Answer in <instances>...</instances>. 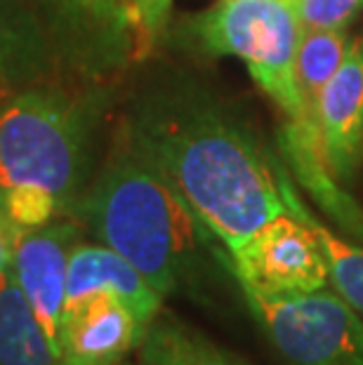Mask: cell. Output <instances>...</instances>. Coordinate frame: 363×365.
I'll return each instance as SVG.
<instances>
[{
    "label": "cell",
    "instance_id": "cell-21",
    "mask_svg": "<svg viewBox=\"0 0 363 365\" xmlns=\"http://www.w3.org/2000/svg\"><path fill=\"white\" fill-rule=\"evenodd\" d=\"M288 3H292V5H295V3H297V0H288Z\"/></svg>",
    "mask_w": 363,
    "mask_h": 365
},
{
    "label": "cell",
    "instance_id": "cell-3",
    "mask_svg": "<svg viewBox=\"0 0 363 365\" xmlns=\"http://www.w3.org/2000/svg\"><path fill=\"white\" fill-rule=\"evenodd\" d=\"M102 118L97 92L29 85L0 104V215L17 231L50 224L85 193Z\"/></svg>",
    "mask_w": 363,
    "mask_h": 365
},
{
    "label": "cell",
    "instance_id": "cell-19",
    "mask_svg": "<svg viewBox=\"0 0 363 365\" xmlns=\"http://www.w3.org/2000/svg\"><path fill=\"white\" fill-rule=\"evenodd\" d=\"M135 7H137V19H140L144 50L149 54L168 26L173 0H135Z\"/></svg>",
    "mask_w": 363,
    "mask_h": 365
},
{
    "label": "cell",
    "instance_id": "cell-17",
    "mask_svg": "<svg viewBox=\"0 0 363 365\" xmlns=\"http://www.w3.org/2000/svg\"><path fill=\"white\" fill-rule=\"evenodd\" d=\"M349 45L352 38L344 34V29H302L295 50L292 78H295L297 97L302 102L305 123L316 125L314 118L319 97L344 61Z\"/></svg>",
    "mask_w": 363,
    "mask_h": 365
},
{
    "label": "cell",
    "instance_id": "cell-11",
    "mask_svg": "<svg viewBox=\"0 0 363 365\" xmlns=\"http://www.w3.org/2000/svg\"><path fill=\"white\" fill-rule=\"evenodd\" d=\"M97 290H109L126 302L144 328L163 309V297L118 252L106 245H73L66 264L64 307Z\"/></svg>",
    "mask_w": 363,
    "mask_h": 365
},
{
    "label": "cell",
    "instance_id": "cell-5",
    "mask_svg": "<svg viewBox=\"0 0 363 365\" xmlns=\"http://www.w3.org/2000/svg\"><path fill=\"white\" fill-rule=\"evenodd\" d=\"M243 297L285 365H363V316L335 290Z\"/></svg>",
    "mask_w": 363,
    "mask_h": 365
},
{
    "label": "cell",
    "instance_id": "cell-7",
    "mask_svg": "<svg viewBox=\"0 0 363 365\" xmlns=\"http://www.w3.org/2000/svg\"><path fill=\"white\" fill-rule=\"evenodd\" d=\"M229 252V271L241 285L267 297L328 287V267L309 224L288 207Z\"/></svg>",
    "mask_w": 363,
    "mask_h": 365
},
{
    "label": "cell",
    "instance_id": "cell-15",
    "mask_svg": "<svg viewBox=\"0 0 363 365\" xmlns=\"http://www.w3.org/2000/svg\"><path fill=\"white\" fill-rule=\"evenodd\" d=\"M276 173H279V186L285 207L292 215H297L302 222H307L309 229L314 231L316 240H319L323 257H326L330 285L335 287V292L347 304H352L363 316V247L337 236L335 231H330L326 224L319 222V217L312 215V210L302 203L290 177L285 175V170L279 163H276Z\"/></svg>",
    "mask_w": 363,
    "mask_h": 365
},
{
    "label": "cell",
    "instance_id": "cell-2",
    "mask_svg": "<svg viewBox=\"0 0 363 365\" xmlns=\"http://www.w3.org/2000/svg\"><path fill=\"white\" fill-rule=\"evenodd\" d=\"M73 212L160 297L194 292L229 252L149 163L121 151L85 189Z\"/></svg>",
    "mask_w": 363,
    "mask_h": 365
},
{
    "label": "cell",
    "instance_id": "cell-4",
    "mask_svg": "<svg viewBox=\"0 0 363 365\" xmlns=\"http://www.w3.org/2000/svg\"><path fill=\"white\" fill-rule=\"evenodd\" d=\"M295 5L288 0H222L187 21L184 36L213 57H236L288 120H302L292 66L300 43Z\"/></svg>",
    "mask_w": 363,
    "mask_h": 365
},
{
    "label": "cell",
    "instance_id": "cell-10",
    "mask_svg": "<svg viewBox=\"0 0 363 365\" xmlns=\"http://www.w3.org/2000/svg\"><path fill=\"white\" fill-rule=\"evenodd\" d=\"M316 128L323 158L339 182L349 180L363 153V38L349 52L316 104Z\"/></svg>",
    "mask_w": 363,
    "mask_h": 365
},
{
    "label": "cell",
    "instance_id": "cell-9",
    "mask_svg": "<svg viewBox=\"0 0 363 365\" xmlns=\"http://www.w3.org/2000/svg\"><path fill=\"white\" fill-rule=\"evenodd\" d=\"M144 330L133 309L113 292H90L61 312L59 359L64 365H116L140 346Z\"/></svg>",
    "mask_w": 363,
    "mask_h": 365
},
{
    "label": "cell",
    "instance_id": "cell-20",
    "mask_svg": "<svg viewBox=\"0 0 363 365\" xmlns=\"http://www.w3.org/2000/svg\"><path fill=\"white\" fill-rule=\"evenodd\" d=\"M17 234L19 231L0 215V269H7L12 264V250H14V238H17Z\"/></svg>",
    "mask_w": 363,
    "mask_h": 365
},
{
    "label": "cell",
    "instance_id": "cell-18",
    "mask_svg": "<svg viewBox=\"0 0 363 365\" xmlns=\"http://www.w3.org/2000/svg\"><path fill=\"white\" fill-rule=\"evenodd\" d=\"M363 0H297L295 12L302 29H344Z\"/></svg>",
    "mask_w": 363,
    "mask_h": 365
},
{
    "label": "cell",
    "instance_id": "cell-14",
    "mask_svg": "<svg viewBox=\"0 0 363 365\" xmlns=\"http://www.w3.org/2000/svg\"><path fill=\"white\" fill-rule=\"evenodd\" d=\"M0 365H64L10 267L0 269Z\"/></svg>",
    "mask_w": 363,
    "mask_h": 365
},
{
    "label": "cell",
    "instance_id": "cell-16",
    "mask_svg": "<svg viewBox=\"0 0 363 365\" xmlns=\"http://www.w3.org/2000/svg\"><path fill=\"white\" fill-rule=\"evenodd\" d=\"M140 356L146 365H250L163 309L146 325Z\"/></svg>",
    "mask_w": 363,
    "mask_h": 365
},
{
    "label": "cell",
    "instance_id": "cell-12",
    "mask_svg": "<svg viewBox=\"0 0 363 365\" xmlns=\"http://www.w3.org/2000/svg\"><path fill=\"white\" fill-rule=\"evenodd\" d=\"M281 151L290 165L288 170L323 207V212L352 238L363 240V207L339 186V180L328 168L316 125L305 120H288L281 132Z\"/></svg>",
    "mask_w": 363,
    "mask_h": 365
},
{
    "label": "cell",
    "instance_id": "cell-1",
    "mask_svg": "<svg viewBox=\"0 0 363 365\" xmlns=\"http://www.w3.org/2000/svg\"><path fill=\"white\" fill-rule=\"evenodd\" d=\"M126 139L227 250L285 212L276 160L227 106L194 85L144 92L128 113Z\"/></svg>",
    "mask_w": 363,
    "mask_h": 365
},
{
    "label": "cell",
    "instance_id": "cell-8",
    "mask_svg": "<svg viewBox=\"0 0 363 365\" xmlns=\"http://www.w3.org/2000/svg\"><path fill=\"white\" fill-rule=\"evenodd\" d=\"M76 236L78 229L68 222H50L38 229L19 231L10 264L31 312L57 356L59 321L66 302V264Z\"/></svg>",
    "mask_w": 363,
    "mask_h": 365
},
{
    "label": "cell",
    "instance_id": "cell-6",
    "mask_svg": "<svg viewBox=\"0 0 363 365\" xmlns=\"http://www.w3.org/2000/svg\"><path fill=\"white\" fill-rule=\"evenodd\" d=\"M57 59L85 76H111L146 57L135 0H29Z\"/></svg>",
    "mask_w": 363,
    "mask_h": 365
},
{
    "label": "cell",
    "instance_id": "cell-13",
    "mask_svg": "<svg viewBox=\"0 0 363 365\" xmlns=\"http://www.w3.org/2000/svg\"><path fill=\"white\" fill-rule=\"evenodd\" d=\"M55 61V48L29 0H0V88L34 85Z\"/></svg>",
    "mask_w": 363,
    "mask_h": 365
}]
</instances>
